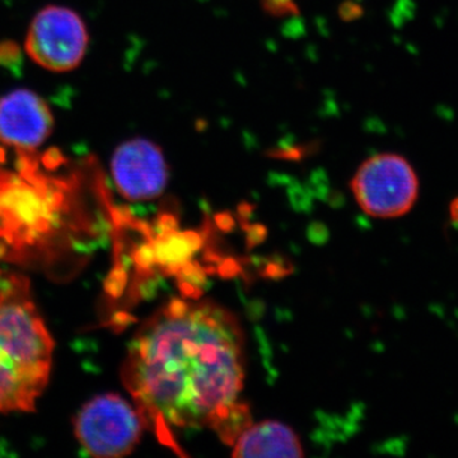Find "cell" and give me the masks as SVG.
<instances>
[{
    "mask_svg": "<svg viewBox=\"0 0 458 458\" xmlns=\"http://www.w3.org/2000/svg\"><path fill=\"white\" fill-rule=\"evenodd\" d=\"M351 188L360 209L378 219L405 216L419 197L417 172L405 157L396 153L369 157L358 167Z\"/></svg>",
    "mask_w": 458,
    "mask_h": 458,
    "instance_id": "obj_4",
    "label": "cell"
},
{
    "mask_svg": "<svg viewBox=\"0 0 458 458\" xmlns=\"http://www.w3.org/2000/svg\"><path fill=\"white\" fill-rule=\"evenodd\" d=\"M123 382L147 427L213 428L236 441L251 424L241 403L245 337L240 321L213 302L174 300L144 321L123 364Z\"/></svg>",
    "mask_w": 458,
    "mask_h": 458,
    "instance_id": "obj_1",
    "label": "cell"
},
{
    "mask_svg": "<svg viewBox=\"0 0 458 458\" xmlns=\"http://www.w3.org/2000/svg\"><path fill=\"white\" fill-rule=\"evenodd\" d=\"M53 114L32 90L17 89L0 98V141L18 149L41 146L53 131Z\"/></svg>",
    "mask_w": 458,
    "mask_h": 458,
    "instance_id": "obj_7",
    "label": "cell"
},
{
    "mask_svg": "<svg viewBox=\"0 0 458 458\" xmlns=\"http://www.w3.org/2000/svg\"><path fill=\"white\" fill-rule=\"evenodd\" d=\"M233 457H303L300 437L276 420L250 424L233 442Z\"/></svg>",
    "mask_w": 458,
    "mask_h": 458,
    "instance_id": "obj_8",
    "label": "cell"
},
{
    "mask_svg": "<svg viewBox=\"0 0 458 458\" xmlns=\"http://www.w3.org/2000/svg\"><path fill=\"white\" fill-rule=\"evenodd\" d=\"M147 424L143 415L120 394L89 400L74 420V433L83 450L98 458L128 456L140 445Z\"/></svg>",
    "mask_w": 458,
    "mask_h": 458,
    "instance_id": "obj_3",
    "label": "cell"
},
{
    "mask_svg": "<svg viewBox=\"0 0 458 458\" xmlns=\"http://www.w3.org/2000/svg\"><path fill=\"white\" fill-rule=\"evenodd\" d=\"M450 213L451 218L454 219V222H458V198L451 204Z\"/></svg>",
    "mask_w": 458,
    "mask_h": 458,
    "instance_id": "obj_10",
    "label": "cell"
},
{
    "mask_svg": "<svg viewBox=\"0 0 458 458\" xmlns=\"http://www.w3.org/2000/svg\"><path fill=\"white\" fill-rule=\"evenodd\" d=\"M87 45L89 33L82 18L56 5L36 14L26 38V51L33 62L59 73L81 64Z\"/></svg>",
    "mask_w": 458,
    "mask_h": 458,
    "instance_id": "obj_5",
    "label": "cell"
},
{
    "mask_svg": "<svg viewBox=\"0 0 458 458\" xmlns=\"http://www.w3.org/2000/svg\"><path fill=\"white\" fill-rule=\"evenodd\" d=\"M265 3V7L269 8L270 11L282 12L286 13L288 11H294V0H261Z\"/></svg>",
    "mask_w": 458,
    "mask_h": 458,
    "instance_id": "obj_9",
    "label": "cell"
},
{
    "mask_svg": "<svg viewBox=\"0 0 458 458\" xmlns=\"http://www.w3.org/2000/svg\"><path fill=\"white\" fill-rule=\"evenodd\" d=\"M111 174L120 194L131 201H149L161 197L170 181V167L164 149L146 138H134L116 148Z\"/></svg>",
    "mask_w": 458,
    "mask_h": 458,
    "instance_id": "obj_6",
    "label": "cell"
},
{
    "mask_svg": "<svg viewBox=\"0 0 458 458\" xmlns=\"http://www.w3.org/2000/svg\"><path fill=\"white\" fill-rule=\"evenodd\" d=\"M53 352V337L33 302L29 280H0V412L35 410L49 382Z\"/></svg>",
    "mask_w": 458,
    "mask_h": 458,
    "instance_id": "obj_2",
    "label": "cell"
}]
</instances>
